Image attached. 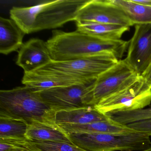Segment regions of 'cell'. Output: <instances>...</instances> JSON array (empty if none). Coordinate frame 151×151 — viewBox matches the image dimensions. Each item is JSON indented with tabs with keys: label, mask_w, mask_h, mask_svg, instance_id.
Listing matches in <instances>:
<instances>
[{
	"label": "cell",
	"mask_w": 151,
	"mask_h": 151,
	"mask_svg": "<svg viewBox=\"0 0 151 151\" xmlns=\"http://www.w3.org/2000/svg\"><path fill=\"white\" fill-rule=\"evenodd\" d=\"M47 43L53 61H62L104 53L113 55L120 60L129 42L99 38L77 30L65 32L56 30Z\"/></svg>",
	"instance_id": "obj_1"
},
{
	"label": "cell",
	"mask_w": 151,
	"mask_h": 151,
	"mask_svg": "<svg viewBox=\"0 0 151 151\" xmlns=\"http://www.w3.org/2000/svg\"><path fill=\"white\" fill-rule=\"evenodd\" d=\"M89 0H55L29 7H14L10 18L25 34L56 29L76 20L81 8Z\"/></svg>",
	"instance_id": "obj_2"
},
{
	"label": "cell",
	"mask_w": 151,
	"mask_h": 151,
	"mask_svg": "<svg viewBox=\"0 0 151 151\" xmlns=\"http://www.w3.org/2000/svg\"><path fill=\"white\" fill-rule=\"evenodd\" d=\"M55 113L37 92L26 86L0 91V116L21 120L29 124L38 122L58 126Z\"/></svg>",
	"instance_id": "obj_3"
},
{
	"label": "cell",
	"mask_w": 151,
	"mask_h": 151,
	"mask_svg": "<svg viewBox=\"0 0 151 151\" xmlns=\"http://www.w3.org/2000/svg\"><path fill=\"white\" fill-rule=\"evenodd\" d=\"M118 60L113 55L100 54L68 60L52 61L32 72L57 76L76 80L83 84H91Z\"/></svg>",
	"instance_id": "obj_4"
},
{
	"label": "cell",
	"mask_w": 151,
	"mask_h": 151,
	"mask_svg": "<svg viewBox=\"0 0 151 151\" xmlns=\"http://www.w3.org/2000/svg\"><path fill=\"white\" fill-rule=\"evenodd\" d=\"M67 134L73 144L86 151H138L151 145L150 136L138 132L126 134Z\"/></svg>",
	"instance_id": "obj_5"
},
{
	"label": "cell",
	"mask_w": 151,
	"mask_h": 151,
	"mask_svg": "<svg viewBox=\"0 0 151 151\" xmlns=\"http://www.w3.org/2000/svg\"><path fill=\"white\" fill-rule=\"evenodd\" d=\"M151 103V88L141 76L123 90L101 100L94 107L105 114L145 108Z\"/></svg>",
	"instance_id": "obj_6"
},
{
	"label": "cell",
	"mask_w": 151,
	"mask_h": 151,
	"mask_svg": "<svg viewBox=\"0 0 151 151\" xmlns=\"http://www.w3.org/2000/svg\"><path fill=\"white\" fill-rule=\"evenodd\" d=\"M140 76L125 61L120 60L113 67L101 74L92 84L91 105L120 91L137 81Z\"/></svg>",
	"instance_id": "obj_7"
},
{
	"label": "cell",
	"mask_w": 151,
	"mask_h": 151,
	"mask_svg": "<svg viewBox=\"0 0 151 151\" xmlns=\"http://www.w3.org/2000/svg\"><path fill=\"white\" fill-rule=\"evenodd\" d=\"M93 83L59 86L37 92L43 102L55 112L70 110L92 106L91 91Z\"/></svg>",
	"instance_id": "obj_8"
},
{
	"label": "cell",
	"mask_w": 151,
	"mask_h": 151,
	"mask_svg": "<svg viewBox=\"0 0 151 151\" xmlns=\"http://www.w3.org/2000/svg\"><path fill=\"white\" fill-rule=\"evenodd\" d=\"M76 22L133 26L122 11L110 0H89L79 10Z\"/></svg>",
	"instance_id": "obj_9"
},
{
	"label": "cell",
	"mask_w": 151,
	"mask_h": 151,
	"mask_svg": "<svg viewBox=\"0 0 151 151\" xmlns=\"http://www.w3.org/2000/svg\"><path fill=\"white\" fill-rule=\"evenodd\" d=\"M124 60L140 76L148 67L151 62V24L135 25Z\"/></svg>",
	"instance_id": "obj_10"
},
{
	"label": "cell",
	"mask_w": 151,
	"mask_h": 151,
	"mask_svg": "<svg viewBox=\"0 0 151 151\" xmlns=\"http://www.w3.org/2000/svg\"><path fill=\"white\" fill-rule=\"evenodd\" d=\"M52 61L47 42L39 39H32L24 44L18 50L16 64L23 69L24 73H28Z\"/></svg>",
	"instance_id": "obj_11"
},
{
	"label": "cell",
	"mask_w": 151,
	"mask_h": 151,
	"mask_svg": "<svg viewBox=\"0 0 151 151\" xmlns=\"http://www.w3.org/2000/svg\"><path fill=\"white\" fill-rule=\"evenodd\" d=\"M111 120L107 115L102 114L92 106L61 110L55 113V122L57 125L83 124Z\"/></svg>",
	"instance_id": "obj_12"
},
{
	"label": "cell",
	"mask_w": 151,
	"mask_h": 151,
	"mask_svg": "<svg viewBox=\"0 0 151 151\" xmlns=\"http://www.w3.org/2000/svg\"><path fill=\"white\" fill-rule=\"evenodd\" d=\"M58 126L66 133L126 134L137 132L128 125L121 124L112 119L83 124H61Z\"/></svg>",
	"instance_id": "obj_13"
},
{
	"label": "cell",
	"mask_w": 151,
	"mask_h": 151,
	"mask_svg": "<svg viewBox=\"0 0 151 151\" xmlns=\"http://www.w3.org/2000/svg\"><path fill=\"white\" fill-rule=\"evenodd\" d=\"M23 31L12 19L0 18V53L7 55L22 46Z\"/></svg>",
	"instance_id": "obj_14"
},
{
	"label": "cell",
	"mask_w": 151,
	"mask_h": 151,
	"mask_svg": "<svg viewBox=\"0 0 151 151\" xmlns=\"http://www.w3.org/2000/svg\"><path fill=\"white\" fill-rule=\"evenodd\" d=\"M26 137L31 141H56L72 143L67 133L58 126L33 122L28 125Z\"/></svg>",
	"instance_id": "obj_15"
},
{
	"label": "cell",
	"mask_w": 151,
	"mask_h": 151,
	"mask_svg": "<svg viewBox=\"0 0 151 151\" xmlns=\"http://www.w3.org/2000/svg\"><path fill=\"white\" fill-rule=\"evenodd\" d=\"M76 30L99 38L109 40H121L130 27L95 23L76 22Z\"/></svg>",
	"instance_id": "obj_16"
},
{
	"label": "cell",
	"mask_w": 151,
	"mask_h": 151,
	"mask_svg": "<svg viewBox=\"0 0 151 151\" xmlns=\"http://www.w3.org/2000/svg\"><path fill=\"white\" fill-rule=\"evenodd\" d=\"M119 8L133 25L151 24V6L134 0H110Z\"/></svg>",
	"instance_id": "obj_17"
},
{
	"label": "cell",
	"mask_w": 151,
	"mask_h": 151,
	"mask_svg": "<svg viewBox=\"0 0 151 151\" xmlns=\"http://www.w3.org/2000/svg\"><path fill=\"white\" fill-rule=\"evenodd\" d=\"M28 124L17 119L0 116V139H28Z\"/></svg>",
	"instance_id": "obj_18"
},
{
	"label": "cell",
	"mask_w": 151,
	"mask_h": 151,
	"mask_svg": "<svg viewBox=\"0 0 151 151\" xmlns=\"http://www.w3.org/2000/svg\"><path fill=\"white\" fill-rule=\"evenodd\" d=\"M106 115L116 122L128 125L139 121L151 119V105L148 107L138 110L119 111Z\"/></svg>",
	"instance_id": "obj_19"
},
{
	"label": "cell",
	"mask_w": 151,
	"mask_h": 151,
	"mask_svg": "<svg viewBox=\"0 0 151 151\" xmlns=\"http://www.w3.org/2000/svg\"><path fill=\"white\" fill-rule=\"evenodd\" d=\"M0 151H39L29 139H0Z\"/></svg>",
	"instance_id": "obj_20"
},
{
	"label": "cell",
	"mask_w": 151,
	"mask_h": 151,
	"mask_svg": "<svg viewBox=\"0 0 151 151\" xmlns=\"http://www.w3.org/2000/svg\"><path fill=\"white\" fill-rule=\"evenodd\" d=\"M32 141L39 151H86L73 143L56 141Z\"/></svg>",
	"instance_id": "obj_21"
},
{
	"label": "cell",
	"mask_w": 151,
	"mask_h": 151,
	"mask_svg": "<svg viewBox=\"0 0 151 151\" xmlns=\"http://www.w3.org/2000/svg\"><path fill=\"white\" fill-rule=\"evenodd\" d=\"M127 125L138 132L151 136V119L139 121Z\"/></svg>",
	"instance_id": "obj_22"
},
{
	"label": "cell",
	"mask_w": 151,
	"mask_h": 151,
	"mask_svg": "<svg viewBox=\"0 0 151 151\" xmlns=\"http://www.w3.org/2000/svg\"><path fill=\"white\" fill-rule=\"evenodd\" d=\"M147 85L151 88V62L143 74L141 75Z\"/></svg>",
	"instance_id": "obj_23"
},
{
	"label": "cell",
	"mask_w": 151,
	"mask_h": 151,
	"mask_svg": "<svg viewBox=\"0 0 151 151\" xmlns=\"http://www.w3.org/2000/svg\"><path fill=\"white\" fill-rule=\"evenodd\" d=\"M134 1L137 3L151 6V0H134Z\"/></svg>",
	"instance_id": "obj_24"
},
{
	"label": "cell",
	"mask_w": 151,
	"mask_h": 151,
	"mask_svg": "<svg viewBox=\"0 0 151 151\" xmlns=\"http://www.w3.org/2000/svg\"><path fill=\"white\" fill-rule=\"evenodd\" d=\"M151 151V145H150L149 147H147V148H146V149H144V150H140V151Z\"/></svg>",
	"instance_id": "obj_25"
}]
</instances>
